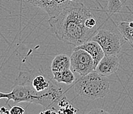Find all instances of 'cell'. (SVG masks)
<instances>
[{
  "instance_id": "6da1fadb",
  "label": "cell",
  "mask_w": 133,
  "mask_h": 114,
  "mask_svg": "<svg viewBox=\"0 0 133 114\" xmlns=\"http://www.w3.org/2000/svg\"><path fill=\"white\" fill-rule=\"evenodd\" d=\"M48 22L60 41L75 47L91 39L100 26L91 9L78 0L50 17Z\"/></svg>"
},
{
  "instance_id": "7a4b0ae2",
  "label": "cell",
  "mask_w": 133,
  "mask_h": 114,
  "mask_svg": "<svg viewBox=\"0 0 133 114\" xmlns=\"http://www.w3.org/2000/svg\"><path fill=\"white\" fill-rule=\"evenodd\" d=\"M110 82L107 77L99 75L95 71L80 77L76 80L74 90L77 94L89 100L103 98L108 94Z\"/></svg>"
},
{
  "instance_id": "3957f363",
  "label": "cell",
  "mask_w": 133,
  "mask_h": 114,
  "mask_svg": "<svg viewBox=\"0 0 133 114\" xmlns=\"http://www.w3.org/2000/svg\"><path fill=\"white\" fill-rule=\"evenodd\" d=\"M2 98L7 99V104H8L10 100H13L15 104L26 102L38 105H41L42 102L41 97L36 95L29 85L19 82H15L13 89L10 92L5 93L0 92V99Z\"/></svg>"
},
{
  "instance_id": "277c9868",
  "label": "cell",
  "mask_w": 133,
  "mask_h": 114,
  "mask_svg": "<svg viewBox=\"0 0 133 114\" xmlns=\"http://www.w3.org/2000/svg\"><path fill=\"white\" fill-rule=\"evenodd\" d=\"M91 40L99 43L106 55H118L121 51V38L111 30H98Z\"/></svg>"
},
{
  "instance_id": "5b68a950",
  "label": "cell",
  "mask_w": 133,
  "mask_h": 114,
  "mask_svg": "<svg viewBox=\"0 0 133 114\" xmlns=\"http://www.w3.org/2000/svg\"><path fill=\"white\" fill-rule=\"evenodd\" d=\"M70 69L79 77L95 71V63L89 53L82 49H74L70 56Z\"/></svg>"
},
{
  "instance_id": "8992f818",
  "label": "cell",
  "mask_w": 133,
  "mask_h": 114,
  "mask_svg": "<svg viewBox=\"0 0 133 114\" xmlns=\"http://www.w3.org/2000/svg\"><path fill=\"white\" fill-rule=\"evenodd\" d=\"M32 5L45 11L50 17L56 15L76 0H25Z\"/></svg>"
},
{
  "instance_id": "52a82bcc",
  "label": "cell",
  "mask_w": 133,
  "mask_h": 114,
  "mask_svg": "<svg viewBox=\"0 0 133 114\" xmlns=\"http://www.w3.org/2000/svg\"><path fill=\"white\" fill-rule=\"evenodd\" d=\"M120 62L117 55H106L103 56L97 66L95 71L99 75L108 77L113 75L118 71Z\"/></svg>"
},
{
  "instance_id": "ba28073f",
  "label": "cell",
  "mask_w": 133,
  "mask_h": 114,
  "mask_svg": "<svg viewBox=\"0 0 133 114\" xmlns=\"http://www.w3.org/2000/svg\"><path fill=\"white\" fill-rule=\"evenodd\" d=\"M75 49H82L89 53L94 59L95 67L105 56V53L99 44L93 40H89L81 45L76 46Z\"/></svg>"
},
{
  "instance_id": "9c48e42d",
  "label": "cell",
  "mask_w": 133,
  "mask_h": 114,
  "mask_svg": "<svg viewBox=\"0 0 133 114\" xmlns=\"http://www.w3.org/2000/svg\"><path fill=\"white\" fill-rule=\"evenodd\" d=\"M51 71L52 74L70 69V57L66 54H59L55 56L51 63Z\"/></svg>"
},
{
  "instance_id": "30bf717a",
  "label": "cell",
  "mask_w": 133,
  "mask_h": 114,
  "mask_svg": "<svg viewBox=\"0 0 133 114\" xmlns=\"http://www.w3.org/2000/svg\"><path fill=\"white\" fill-rule=\"evenodd\" d=\"M53 75V79L59 83H64L66 85H71L76 80L74 73L71 69H66L58 73H54Z\"/></svg>"
},
{
  "instance_id": "8fae6325",
  "label": "cell",
  "mask_w": 133,
  "mask_h": 114,
  "mask_svg": "<svg viewBox=\"0 0 133 114\" xmlns=\"http://www.w3.org/2000/svg\"><path fill=\"white\" fill-rule=\"evenodd\" d=\"M117 27L123 38L130 43H133V21L118 22Z\"/></svg>"
},
{
  "instance_id": "7c38bea8",
  "label": "cell",
  "mask_w": 133,
  "mask_h": 114,
  "mask_svg": "<svg viewBox=\"0 0 133 114\" xmlns=\"http://www.w3.org/2000/svg\"><path fill=\"white\" fill-rule=\"evenodd\" d=\"M123 3L121 0H108L106 10L110 14L121 13Z\"/></svg>"
},
{
  "instance_id": "4fadbf2b",
  "label": "cell",
  "mask_w": 133,
  "mask_h": 114,
  "mask_svg": "<svg viewBox=\"0 0 133 114\" xmlns=\"http://www.w3.org/2000/svg\"><path fill=\"white\" fill-rule=\"evenodd\" d=\"M25 111V108L20 105H15L11 107L9 110L10 114H23Z\"/></svg>"
},
{
  "instance_id": "5bb4252c",
  "label": "cell",
  "mask_w": 133,
  "mask_h": 114,
  "mask_svg": "<svg viewBox=\"0 0 133 114\" xmlns=\"http://www.w3.org/2000/svg\"><path fill=\"white\" fill-rule=\"evenodd\" d=\"M0 113L2 114H9L10 112H9V110H8V109L5 108V107H2L0 108Z\"/></svg>"
}]
</instances>
